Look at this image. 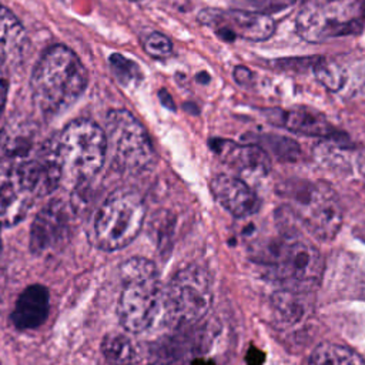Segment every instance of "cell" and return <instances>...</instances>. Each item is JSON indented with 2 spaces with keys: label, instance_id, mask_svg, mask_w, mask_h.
I'll list each match as a JSON object with an SVG mask.
<instances>
[{
  "label": "cell",
  "instance_id": "3957f363",
  "mask_svg": "<svg viewBox=\"0 0 365 365\" xmlns=\"http://www.w3.org/2000/svg\"><path fill=\"white\" fill-rule=\"evenodd\" d=\"M121 292L117 314L123 328L130 334H141L163 324L164 287L160 284L155 265L141 257L123 262Z\"/></svg>",
  "mask_w": 365,
  "mask_h": 365
},
{
  "label": "cell",
  "instance_id": "cb8c5ba5",
  "mask_svg": "<svg viewBox=\"0 0 365 365\" xmlns=\"http://www.w3.org/2000/svg\"><path fill=\"white\" fill-rule=\"evenodd\" d=\"M143 47L144 51L153 58H165L173 51V44L170 38L158 31L148 34L143 41Z\"/></svg>",
  "mask_w": 365,
  "mask_h": 365
},
{
  "label": "cell",
  "instance_id": "52a82bcc",
  "mask_svg": "<svg viewBox=\"0 0 365 365\" xmlns=\"http://www.w3.org/2000/svg\"><path fill=\"white\" fill-rule=\"evenodd\" d=\"M365 26V0H319L302 7L298 34L311 43L359 34Z\"/></svg>",
  "mask_w": 365,
  "mask_h": 365
},
{
  "label": "cell",
  "instance_id": "5b68a950",
  "mask_svg": "<svg viewBox=\"0 0 365 365\" xmlns=\"http://www.w3.org/2000/svg\"><path fill=\"white\" fill-rule=\"evenodd\" d=\"M50 144L60 168L61 184L70 190L90 182L104 165L106 131L91 120L78 118L68 123Z\"/></svg>",
  "mask_w": 365,
  "mask_h": 365
},
{
  "label": "cell",
  "instance_id": "5bb4252c",
  "mask_svg": "<svg viewBox=\"0 0 365 365\" xmlns=\"http://www.w3.org/2000/svg\"><path fill=\"white\" fill-rule=\"evenodd\" d=\"M210 147L230 167L244 174L265 175L271 170L269 154L258 144H237L230 140H212Z\"/></svg>",
  "mask_w": 365,
  "mask_h": 365
},
{
  "label": "cell",
  "instance_id": "30bf717a",
  "mask_svg": "<svg viewBox=\"0 0 365 365\" xmlns=\"http://www.w3.org/2000/svg\"><path fill=\"white\" fill-rule=\"evenodd\" d=\"M107 153L124 173H141L154 160V148L143 124L127 110L115 108L106 118Z\"/></svg>",
  "mask_w": 365,
  "mask_h": 365
},
{
  "label": "cell",
  "instance_id": "484cf974",
  "mask_svg": "<svg viewBox=\"0 0 365 365\" xmlns=\"http://www.w3.org/2000/svg\"><path fill=\"white\" fill-rule=\"evenodd\" d=\"M9 90V67L0 61V115L3 114Z\"/></svg>",
  "mask_w": 365,
  "mask_h": 365
},
{
  "label": "cell",
  "instance_id": "d4e9b609",
  "mask_svg": "<svg viewBox=\"0 0 365 365\" xmlns=\"http://www.w3.org/2000/svg\"><path fill=\"white\" fill-rule=\"evenodd\" d=\"M321 57L312 56V57H297V58H279L272 61V66L282 70H294V71H307L312 70L314 66L318 63Z\"/></svg>",
  "mask_w": 365,
  "mask_h": 365
},
{
  "label": "cell",
  "instance_id": "7c38bea8",
  "mask_svg": "<svg viewBox=\"0 0 365 365\" xmlns=\"http://www.w3.org/2000/svg\"><path fill=\"white\" fill-rule=\"evenodd\" d=\"M71 210L60 198L47 202L36 215L30 230V250L36 255L58 250L70 237Z\"/></svg>",
  "mask_w": 365,
  "mask_h": 365
},
{
  "label": "cell",
  "instance_id": "7402d4cb",
  "mask_svg": "<svg viewBox=\"0 0 365 365\" xmlns=\"http://www.w3.org/2000/svg\"><path fill=\"white\" fill-rule=\"evenodd\" d=\"M317 80L329 91H338L345 80H346V73L345 68L335 63V61H329L324 57H321L318 60V63L314 66L312 68Z\"/></svg>",
  "mask_w": 365,
  "mask_h": 365
},
{
  "label": "cell",
  "instance_id": "8992f818",
  "mask_svg": "<svg viewBox=\"0 0 365 365\" xmlns=\"http://www.w3.org/2000/svg\"><path fill=\"white\" fill-rule=\"evenodd\" d=\"M289 210L317 240H332L342 225V205L331 185L322 181H292L282 188Z\"/></svg>",
  "mask_w": 365,
  "mask_h": 365
},
{
  "label": "cell",
  "instance_id": "277c9868",
  "mask_svg": "<svg viewBox=\"0 0 365 365\" xmlns=\"http://www.w3.org/2000/svg\"><path fill=\"white\" fill-rule=\"evenodd\" d=\"M258 261L268 267L274 279L287 291L305 294L314 291L324 274L321 252L299 235L282 230L277 237L262 242Z\"/></svg>",
  "mask_w": 365,
  "mask_h": 365
},
{
  "label": "cell",
  "instance_id": "ac0fdd59",
  "mask_svg": "<svg viewBox=\"0 0 365 365\" xmlns=\"http://www.w3.org/2000/svg\"><path fill=\"white\" fill-rule=\"evenodd\" d=\"M37 134V125L21 115H13L0 130V150L6 157L21 158L30 153Z\"/></svg>",
  "mask_w": 365,
  "mask_h": 365
},
{
  "label": "cell",
  "instance_id": "7a4b0ae2",
  "mask_svg": "<svg viewBox=\"0 0 365 365\" xmlns=\"http://www.w3.org/2000/svg\"><path fill=\"white\" fill-rule=\"evenodd\" d=\"M86 86V67L76 53L63 44L51 46L41 54L30 80L36 106L51 115L76 103Z\"/></svg>",
  "mask_w": 365,
  "mask_h": 365
},
{
  "label": "cell",
  "instance_id": "9a60e30c",
  "mask_svg": "<svg viewBox=\"0 0 365 365\" xmlns=\"http://www.w3.org/2000/svg\"><path fill=\"white\" fill-rule=\"evenodd\" d=\"M48 312V289L40 284H33L19 295L11 312V321L19 329H34L44 324Z\"/></svg>",
  "mask_w": 365,
  "mask_h": 365
},
{
  "label": "cell",
  "instance_id": "9c48e42d",
  "mask_svg": "<svg viewBox=\"0 0 365 365\" xmlns=\"http://www.w3.org/2000/svg\"><path fill=\"white\" fill-rule=\"evenodd\" d=\"M211 302L212 292L207 272L197 265L181 268L164 287L163 324H195L210 311Z\"/></svg>",
  "mask_w": 365,
  "mask_h": 365
},
{
  "label": "cell",
  "instance_id": "2e32d148",
  "mask_svg": "<svg viewBox=\"0 0 365 365\" xmlns=\"http://www.w3.org/2000/svg\"><path fill=\"white\" fill-rule=\"evenodd\" d=\"M27 34L19 19L0 6V61L7 67L17 64L26 51Z\"/></svg>",
  "mask_w": 365,
  "mask_h": 365
},
{
  "label": "cell",
  "instance_id": "ffe728a7",
  "mask_svg": "<svg viewBox=\"0 0 365 365\" xmlns=\"http://www.w3.org/2000/svg\"><path fill=\"white\" fill-rule=\"evenodd\" d=\"M308 365H365V361L345 345L324 342L312 351Z\"/></svg>",
  "mask_w": 365,
  "mask_h": 365
},
{
  "label": "cell",
  "instance_id": "603a6c76",
  "mask_svg": "<svg viewBox=\"0 0 365 365\" xmlns=\"http://www.w3.org/2000/svg\"><path fill=\"white\" fill-rule=\"evenodd\" d=\"M110 66L111 70L120 84L124 87H133L138 84L143 80V74L140 71V67L130 58H127L123 54H111L110 56Z\"/></svg>",
  "mask_w": 365,
  "mask_h": 365
},
{
  "label": "cell",
  "instance_id": "f546056e",
  "mask_svg": "<svg viewBox=\"0 0 365 365\" xmlns=\"http://www.w3.org/2000/svg\"><path fill=\"white\" fill-rule=\"evenodd\" d=\"M150 365H161V364H150Z\"/></svg>",
  "mask_w": 365,
  "mask_h": 365
},
{
  "label": "cell",
  "instance_id": "f1b7e54d",
  "mask_svg": "<svg viewBox=\"0 0 365 365\" xmlns=\"http://www.w3.org/2000/svg\"><path fill=\"white\" fill-rule=\"evenodd\" d=\"M127 1H143V0H127Z\"/></svg>",
  "mask_w": 365,
  "mask_h": 365
},
{
  "label": "cell",
  "instance_id": "e0dca14e",
  "mask_svg": "<svg viewBox=\"0 0 365 365\" xmlns=\"http://www.w3.org/2000/svg\"><path fill=\"white\" fill-rule=\"evenodd\" d=\"M275 118V121H278L287 130L302 135L332 138L339 134L321 113L309 108H292L281 111V114H278Z\"/></svg>",
  "mask_w": 365,
  "mask_h": 365
},
{
  "label": "cell",
  "instance_id": "4fadbf2b",
  "mask_svg": "<svg viewBox=\"0 0 365 365\" xmlns=\"http://www.w3.org/2000/svg\"><path fill=\"white\" fill-rule=\"evenodd\" d=\"M210 188L217 202L237 218H247L261 207L257 192L238 177L218 174L211 180Z\"/></svg>",
  "mask_w": 365,
  "mask_h": 365
},
{
  "label": "cell",
  "instance_id": "44dd1931",
  "mask_svg": "<svg viewBox=\"0 0 365 365\" xmlns=\"http://www.w3.org/2000/svg\"><path fill=\"white\" fill-rule=\"evenodd\" d=\"M254 144H258L268 154H274L278 160L282 161H295L301 155V148L297 141L277 134L259 135Z\"/></svg>",
  "mask_w": 365,
  "mask_h": 365
},
{
  "label": "cell",
  "instance_id": "4316f807",
  "mask_svg": "<svg viewBox=\"0 0 365 365\" xmlns=\"http://www.w3.org/2000/svg\"><path fill=\"white\" fill-rule=\"evenodd\" d=\"M251 77H252V74H251V71H250L247 67H244V66L235 67V70H234V78L237 80V83L245 84V83H248V81L251 80Z\"/></svg>",
  "mask_w": 365,
  "mask_h": 365
},
{
  "label": "cell",
  "instance_id": "ba28073f",
  "mask_svg": "<svg viewBox=\"0 0 365 365\" xmlns=\"http://www.w3.org/2000/svg\"><path fill=\"white\" fill-rule=\"evenodd\" d=\"M145 217L141 197L134 191H115L97 210L93 232L103 251L127 247L140 232Z\"/></svg>",
  "mask_w": 365,
  "mask_h": 365
},
{
  "label": "cell",
  "instance_id": "d6986e66",
  "mask_svg": "<svg viewBox=\"0 0 365 365\" xmlns=\"http://www.w3.org/2000/svg\"><path fill=\"white\" fill-rule=\"evenodd\" d=\"M101 352L111 365H134L140 361V349L135 341L124 334L113 332L103 338Z\"/></svg>",
  "mask_w": 365,
  "mask_h": 365
},
{
  "label": "cell",
  "instance_id": "8fae6325",
  "mask_svg": "<svg viewBox=\"0 0 365 365\" xmlns=\"http://www.w3.org/2000/svg\"><path fill=\"white\" fill-rule=\"evenodd\" d=\"M198 20L225 41L237 38L262 41L275 30V21L262 11L205 9L198 14Z\"/></svg>",
  "mask_w": 365,
  "mask_h": 365
},
{
  "label": "cell",
  "instance_id": "83f0119b",
  "mask_svg": "<svg viewBox=\"0 0 365 365\" xmlns=\"http://www.w3.org/2000/svg\"><path fill=\"white\" fill-rule=\"evenodd\" d=\"M194 365H212V364H210V362H204V361H198V362H195Z\"/></svg>",
  "mask_w": 365,
  "mask_h": 365
},
{
  "label": "cell",
  "instance_id": "6da1fadb",
  "mask_svg": "<svg viewBox=\"0 0 365 365\" xmlns=\"http://www.w3.org/2000/svg\"><path fill=\"white\" fill-rule=\"evenodd\" d=\"M60 184V168L48 141L34 158H0V227L19 224L37 198Z\"/></svg>",
  "mask_w": 365,
  "mask_h": 365
}]
</instances>
